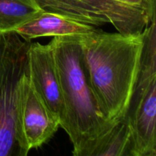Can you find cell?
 <instances>
[{"label": "cell", "mask_w": 156, "mask_h": 156, "mask_svg": "<svg viewBox=\"0 0 156 156\" xmlns=\"http://www.w3.org/2000/svg\"><path fill=\"white\" fill-rule=\"evenodd\" d=\"M59 127V120L34 89L27 71L20 81L17 102L16 136L20 156L41 147Z\"/></svg>", "instance_id": "obj_6"}, {"label": "cell", "mask_w": 156, "mask_h": 156, "mask_svg": "<svg viewBox=\"0 0 156 156\" xmlns=\"http://www.w3.org/2000/svg\"><path fill=\"white\" fill-rule=\"evenodd\" d=\"M27 76L47 108L58 118L61 127L64 121V107L50 43L46 45L29 43Z\"/></svg>", "instance_id": "obj_7"}, {"label": "cell", "mask_w": 156, "mask_h": 156, "mask_svg": "<svg viewBox=\"0 0 156 156\" xmlns=\"http://www.w3.org/2000/svg\"><path fill=\"white\" fill-rule=\"evenodd\" d=\"M29 43L15 32L0 35V156H20L17 102L20 81L27 71Z\"/></svg>", "instance_id": "obj_5"}, {"label": "cell", "mask_w": 156, "mask_h": 156, "mask_svg": "<svg viewBox=\"0 0 156 156\" xmlns=\"http://www.w3.org/2000/svg\"><path fill=\"white\" fill-rule=\"evenodd\" d=\"M93 156H132L130 130L124 118L116 123Z\"/></svg>", "instance_id": "obj_10"}, {"label": "cell", "mask_w": 156, "mask_h": 156, "mask_svg": "<svg viewBox=\"0 0 156 156\" xmlns=\"http://www.w3.org/2000/svg\"><path fill=\"white\" fill-rule=\"evenodd\" d=\"M45 12L98 26L111 24L123 35H138L156 19V0H36Z\"/></svg>", "instance_id": "obj_4"}, {"label": "cell", "mask_w": 156, "mask_h": 156, "mask_svg": "<svg viewBox=\"0 0 156 156\" xmlns=\"http://www.w3.org/2000/svg\"><path fill=\"white\" fill-rule=\"evenodd\" d=\"M140 66L124 119L132 156L156 155V19L143 30Z\"/></svg>", "instance_id": "obj_3"}, {"label": "cell", "mask_w": 156, "mask_h": 156, "mask_svg": "<svg viewBox=\"0 0 156 156\" xmlns=\"http://www.w3.org/2000/svg\"><path fill=\"white\" fill-rule=\"evenodd\" d=\"M85 72L102 114L117 123L126 114L140 66L143 31L138 35L100 29L79 34Z\"/></svg>", "instance_id": "obj_1"}, {"label": "cell", "mask_w": 156, "mask_h": 156, "mask_svg": "<svg viewBox=\"0 0 156 156\" xmlns=\"http://www.w3.org/2000/svg\"><path fill=\"white\" fill-rule=\"evenodd\" d=\"M44 12L36 0H0V35L14 32Z\"/></svg>", "instance_id": "obj_9"}, {"label": "cell", "mask_w": 156, "mask_h": 156, "mask_svg": "<svg viewBox=\"0 0 156 156\" xmlns=\"http://www.w3.org/2000/svg\"><path fill=\"white\" fill-rule=\"evenodd\" d=\"M96 29L94 26L44 11L39 16L23 24L14 32L24 41L30 42L32 39L41 37L85 34L94 31Z\"/></svg>", "instance_id": "obj_8"}, {"label": "cell", "mask_w": 156, "mask_h": 156, "mask_svg": "<svg viewBox=\"0 0 156 156\" xmlns=\"http://www.w3.org/2000/svg\"><path fill=\"white\" fill-rule=\"evenodd\" d=\"M64 107L61 127L75 156H93L117 123L104 116L90 85L78 35L53 37L50 41Z\"/></svg>", "instance_id": "obj_2"}]
</instances>
